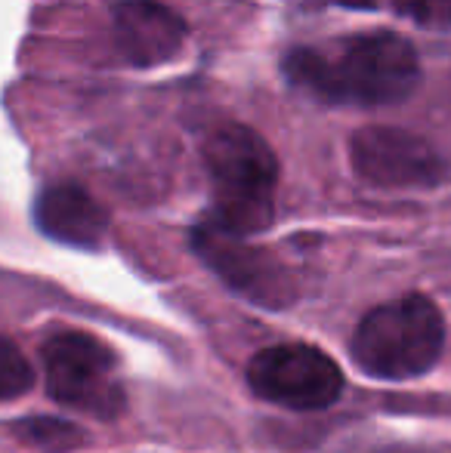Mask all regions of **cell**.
<instances>
[{"label": "cell", "mask_w": 451, "mask_h": 453, "mask_svg": "<svg viewBox=\"0 0 451 453\" xmlns=\"http://www.w3.org/2000/svg\"><path fill=\"white\" fill-rule=\"evenodd\" d=\"M47 388L59 404L114 419L124 411V388L118 380V358L105 342L81 330H59L43 346Z\"/></svg>", "instance_id": "277c9868"}, {"label": "cell", "mask_w": 451, "mask_h": 453, "mask_svg": "<svg viewBox=\"0 0 451 453\" xmlns=\"http://www.w3.org/2000/svg\"><path fill=\"white\" fill-rule=\"evenodd\" d=\"M192 247L235 293L247 296L251 303L282 309L297 296L294 278L269 250L247 244L245 238L220 228L217 222H201L192 232Z\"/></svg>", "instance_id": "52a82bcc"}, {"label": "cell", "mask_w": 451, "mask_h": 453, "mask_svg": "<svg viewBox=\"0 0 451 453\" xmlns=\"http://www.w3.org/2000/svg\"><path fill=\"white\" fill-rule=\"evenodd\" d=\"M353 170L377 188H436L448 180V161L424 136L399 127H362L349 139Z\"/></svg>", "instance_id": "8992f818"}, {"label": "cell", "mask_w": 451, "mask_h": 453, "mask_svg": "<svg viewBox=\"0 0 451 453\" xmlns=\"http://www.w3.org/2000/svg\"><path fill=\"white\" fill-rule=\"evenodd\" d=\"M35 382L31 364L19 352V346L6 336H0V401H10L25 395Z\"/></svg>", "instance_id": "8fae6325"}, {"label": "cell", "mask_w": 451, "mask_h": 453, "mask_svg": "<svg viewBox=\"0 0 451 453\" xmlns=\"http://www.w3.org/2000/svg\"><path fill=\"white\" fill-rule=\"evenodd\" d=\"M35 222L47 238L81 250H97L109 232L105 207L78 182H56L41 191Z\"/></svg>", "instance_id": "9c48e42d"}, {"label": "cell", "mask_w": 451, "mask_h": 453, "mask_svg": "<svg viewBox=\"0 0 451 453\" xmlns=\"http://www.w3.org/2000/svg\"><path fill=\"white\" fill-rule=\"evenodd\" d=\"M247 382L263 401L291 411H322L343 392L340 367L307 342H278L247 364Z\"/></svg>", "instance_id": "5b68a950"}, {"label": "cell", "mask_w": 451, "mask_h": 453, "mask_svg": "<svg viewBox=\"0 0 451 453\" xmlns=\"http://www.w3.org/2000/svg\"><path fill=\"white\" fill-rule=\"evenodd\" d=\"M16 435L22 438L31 448H41L47 453H66L78 444H84V432L72 423H62V419H47V417H35L25 419L16 426Z\"/></svg>", "instance_id": "30bf717a"}, {"label": "cell", "mask_w": 451, "mask_h": 453, "mask_svg": "<svg viewBox=\"0 0 451 453\" xmlns=\"http://www.w3.org/2000/svg\"><path fill=\"white\" fill-rule=\"evenodd\" d=\"M393 10L427 31L451 35V0H393Z\"/></svg>", "instance_id": "7c38bea8"}, {"label": "cell", "mask_w": 451, "mask_h": 453, "mask_svg": "<svg viewBox=\"0 0 451 453\" xmlns=\"http://www.w3.org/2000/svg\"><path fill=\"white\" fill-rule=\"evenodd\" d=\"M353 358L377 380H415L446 349V318L427 296H402L371 309L353 334Z\"/></svg>", "instance_id": "3957f363"}, {"label": "cell", "mask_w": 451, "mask_h": 453, "mask_svg": "<svg viewBox=\"0 0 451 453\" xmlns=\"http://www.w3.org/2000/svg\"><path fill=\"white\" fill-rule=\"evenodd\" d=\"M114 43L136 68H158L176 59L186 43V19L158 0H124L112 12Z\"/></svg>", "instance_id": "ba28073f"}, {"label": "cell", "mask_w": 451, "mask_h": 453, "mask_svg": "<svg viewBox=\"0 0 451 453\" xmlns=\"http://www.w3.org/2000/svg\"><path fill=\"white\" fill-rule=\"evenodd\" d=\"M214 216L220 228L247 238L276 216L278 161L269 142L245 124H223L205 142Z\"/></svg>", "instance_id": "7a4b0ae2"}, {"label": "cell", "mask_w": 451, "mask_h": 453, "mask_svg": "<svg viewBox=\"0 0 451 453\" xmlns=\"http://www.w3.org/2000/svg\"><path fill=\"white\" fill-rule=\"evenodd\" d=\"M294 87L331 105H399L421 84V59L411 41L396 31H365L334 53L297 47L284 56Z\"/></svg>", "instance_id": "6da1fadb"}]
</instances>
